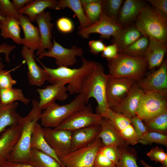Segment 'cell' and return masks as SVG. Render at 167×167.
<instances>
[{"instance_id": "1", "label": "cell", "mask_w": 167, "mask_h": 167, "mask_svg": "<svg viewBox=\"0 0 167 167\" xmlns=\"http://www.w3.org/2000/svg\"><path fill=\"white\" fill-rule=\"evenodd\" d=\"M82 65L78 68L58 67L56 68L48 67L41 63L47 74L48 80L51 84H68L67 91L70 94L79 93L83 83L92 71L95 61L89 60L82 57Z\"/></svg>"}, {"instance_id": "2", "label": "cell", "mask_w": 167, "mask_h": 167, "mask_svg": "<svg viewBox=\"0 0 167 167\" xmlns=\"http://www.w3.org/2000/svg\"><path fill=\"white\" fill-rule=\"evenodd\" d=\"M109 75L105 73L102 65L95 62L92 71L85 80L80 93L84 98L87 104L91 98L96 100L97 106L96 113L102 117L106 116L109 108L106 100V87Z\"/></svg>"}, {"instance_id": "3", "label": "cell", "mask_w": 167, "mask_h": 167, "mask_svg": "<svg viewBox=\"0 0 167 167\" xmlns=\"http://www.w3.org/2000/svg\"><path fill=\"white\" fill-rule=\"evenodd\" d=\"M32 104L29 113L25 117H22L19 123L21 128L20 136L7 161L29 163L33 131L36 124L40 119L42 110L36 100L32 101Z\"/></svg>"}, {"instance_id": "4", "label": "cell", "mask_w": 167, "mask_h": 167, "mask_svg": "<svg viewBox=\"0 0 167 167\" xmlns=\"http://www.w3.org/2000/svg\"><path fill=\"white\" fill-rule=\"evenodd\" d=\"M135 27L144 36L166 42L167 15L159 11L145 6L135 20Z\"/></svg>"}, {"instance_id": "5", "label": "cell", "mask_w": 167, "mask_h": 167, "mask_svg": "<svg viewBox=\"0 0 167 167\" xmlns=\"http://www.w3.org/2000/svg\"><path fill=\"white\" fill-rule=\"evenodd\" d=\"M108 66L110 76L130 78L137 82L143 78L148 63L144 58L119 53L116 58L108 60Z\"/></svg>"}, {"instance_id": "6", "label": "cell", "mask_w": 167, "mask_h": 167, "mask_svg": "<svg viewBox=\"0 0 167 167\" xmlns=\"http://www.w3.org/2000/svg\"><path fill=\"white\" fill-rule=\"evenodd\" d=\"M86 104L84 98L80 93L66 104L60 105L54 102L42 113L41 125L44 128H55L73 113L84 108Z\"/></svg>"}, {"instance_id": "7", "label": "cell", "mask_w": 167, "mask_h": 167, "mask_svg": "<svg viewBox=\"0 0 167 167\" xmlns=\"http://www.w3.org/2000/svg\"><path fill=\"white\" fill-rule=\"evenodd\" d=\"M103 145L97 138L90 144L58 158L64 167H93L96 156Z\"/></svg>"}, {"instance_id": "8", "label": "cell", "mask_w": 167, "mask_h": 167, "mask_svg": "<svg viewBox=\"0 0 167 167\" xmlns=\"http://www.w3.org/2000/svg\"><path fill=\"white\" fill-rule=\"evenodd\" d=\"M102 117L93 112L91 104L74 113L62 122L56 129H63L71 131L92 125H100Z\"/></svg>"}, {"instance_id": "9", "label": "cell", "mask_w": 167, "mask_h": 167, "mask_svg": "<svg viewBox=\"0 0 167 167\" xmlns=\"http://www.w3.org/2000/svg\"><path fill=\"white\" fill-rule=\"evenodd\" d=\"M167 110V98L153 92H144L136 115L146 122Z\"/></svg>"}, {"instance_id": "10", "label": "cell", "mask_w": 167, "mask_h": 167, "mask_svg": "<svg viewBox=\"0 0 167 167\" xmlns=\"http://www.w3.org/2000/svg\"><path fill=\"white\" fill-rule=\"evenodd\" d=\"M138 86L145 92H153L167 98V61H163L159 68L147 77L136 82Z\"/></svg>"}, {"instance_id": "11", "label": "cell", "mask_w": 167, "mask_h": 167, "mask_svg": "<svg viewBox=\"0 0 167 167\" xmlns=\"http://www.w3.org/2000/svg\"><path fill=\"white\" fill-rule=\"evenodd\" d=\"M123 28L116 21L106 15L102 11L99 19L89 26L79 30L77 34L83 39H87L90 34L98 33L101 39H109L116 36Z\"/></svg>"}, {"instance_id": "12", "label": "cell", "mask_w": 167, "mask_h": 167, "mask_svg": "<svg viewBox=\"0 0 167 167\" xmlns=\"http://www.w3.org/2000/svg\"><path fill=\"white\" fill-rule=\"evenodd\" d=\"M136 82L132 79L109 75L106 87V100L109 107L118 105Z\"/></svg>"}, {"instance_id": "13", "label": "cell", "mask_w": 167, "mask_h": 167, "mask_svg": "<svg viewBox=\"0 0 167 167\" xmlns=\"http://www.w3.org/2000/svg\"><path fill=\"white\" fill-rule=\"evenodd\" d=\"M53 46L51 49L45 51L38 56L39 59L45 57H52L56 60V63L58 67H69L76 62V56L81 57L83 54L82 49L76 45L70 48L63 47L54 39Z\"/></svg>"}, {"instance_id": "14", "label": "cell", "mask_w": 167, "mask_h": 167, "mask_svg": "<svg viewBox=\"0 0 167 167\" xmlns=\"http://www.w3.org/2000/svg\"><path fill=\"white\" fill-rule=\"evenodd\" d=\"M45 138L58 157L71 151L72 131L63 129L43 128Z\"/></svg>"}, {"instance_id": "15", "label": "cell", "mask_w": 167, "mask_h": 167, "mask_svg": "<svg viewBox=\"0 0 167 167\" xmlns=\"http://www.w3.org/2000/svg\"><path fill=\"white\" fill-rule=\"evenodd\" d=\"M105 118L111 121L128 145L134 146L139 143L138 138L129 118L110 108Z\"/></svg>"}, {"instance_id": "16", "label": "cell", "mask_w": 167, "mask_h": 167, "mask_svg": "<svg viewBox=\"0 0 167 167\" xmlns=\"http://www.w3.org/2000/svg\"><path fill=\"white\" fill-rule=\"evenodd\" d=\"M34 51L23 46L21 54L26 62L28 78L29 84L32 86H41L48 80L47 75L45 70L36 63L34 58Z\"/></svg>"}, {"instance_id": "17", "label": "cell", "mask_w": 167, "mask_h": 167, "mask_svg": "<svg viewBox=\"0 0 167 167\" xmlns=\"http://www.w3.org/2000/svg\"><path fill=\"white\" fill-rule=\"evenodd\" d=\"M52 19L50 13L44 11L36 18L35 21L38 25L41 38L40 46L36 54V56L46 51V49L50 50L53 46L51 39L54 24L51 22Z\"/></svg>"}, {"instance_id": "18", "label": "cell", "mask_w": 167, "mask_h": 167, "mask_svg": "<svg viewBox=\"0 0 167 167\" xmlns=\"http://www.w3.org/2000/svg\"><path fill=\"white\" fill-rule=\"evenodd\" d=\"M144 93L136 83L119 104L111 109L130 119L136 115L137 109Z\"/></svg>"}, {"instance_id": "19", "label": "cell", "mask_w": 167, "mask_h": 167, "mask_svg": "<svg viewBox=\"0 0 167 167\" xmlns=\"http://www.w3.org/2000/svg\"><path fill=\"white\" fill-rule=\"evenodd\" d=\"M18 124L6 128L0 135V164L7 161L20 136Z\"/></svg>"}, {"instance_id": "20", "label": "cell", "mask_w": 167, "mask_h": 167, "mask_svg": "<svg viewBox=\"0 0 167 167\" xmlns=\"http://www.w3.org/2000/svg\"><path fill=\"white\" fill-rule=\"evenodd\" d=\"M36 91L39 95V105L42 110L55 102V100L63 101L69 96L67 88L62 84H51L43 88H37Z\"/></svg>"}, {"instance_id": "21", "label": "cell", "mask_w": 167, "mask_h": 167, "mask_svg": "<svg viewBox=\"0 0 167 167\" xmlns=\"http://www.w3.org/2000/svg\"><path fill=\"white\" fill-rule=\"evenodd\" d=\"M19 20L24 35V38L22 39L21 44L34 51L38 50L41 44L38 28L32 23L27 15L20 14Z\"/></svg>"}, {"instance_id": "22", "label": "cell", "mask_w": 167, "mask_h": 167, "mask_svg": "<svg viewBox=\"0 0 167 167\" xmlns=\"http://www.w3.org/2000/svg\"><path fill=\"white\" fill-rule=\"evenodd\" d=\"M100 126L101 129L97 138L101 139L103 145L114 146L118 148L128 146L109 119L102 117Z\"/></svg>"}, {"instance_id": "23", "label": "cell", "mask_w": 167, "mask_h": 167, "mask_svg": "<svg viewBox=\"0 0 167 167\" xmlns=\"http://www.w3.org/2000/svg\"><path fill=\"white\" fill-rule=\"evenodd\" d=\"M149 43L144 58L148 63V69L151 70L159 67L164 61L167 51L166 42L161 41L149 37Z\"/></svg>"}, {"instance_id": "24", "label": "cell", "mask_w": 167, "mask_h": 167, "mask_svg": "<svg viewBox=\"0 0 167 167\" xmlns=\"http://www.w3.org/2000/svg\"><path fill=\"white\" fill-rule=\"evenodd\" d=\"M100 125H92L72 132L71 151H73L93 142L101 130Z\"/></svg>"}, {"instance_id": "25", "label": "cell", "mask_w": 167, "mask_h": 167, "mask_svg": "<svg viewBox=\"0 0 167 167\" xmlns=\"http://www.w3.org/2000/svg\"><path fill=\"white\" fill-rule=\"evenodd\" d=\"M146 6L139 0H126L120 9L117 18L118 23L126 27L135 21L141 10Z\"/></svg>"}, {"instance_id": "26", "label": "cell", "mask_w": 167, "mask_h": 167, "mask_svg": "<svg viewBox=\"0 0 167 167\" xmlns=\"http://www.w3.org/2000/svg\"><path fill=\"white\" fill-rule=\"evenodd\" d=\"M18 105L16 102L6 105L0 102V135L7 127L19 124L22 117L16 111Z\"/></svg>"}, {"instance_id": "27", "label": "cell", "mask_w": 167, "mask_h": 167, "mask_svg": "<svg viewBox=\"0 0 167 167\" xmlns=\"http://www.w3.org/2000/svg\"><path fill=\"white\" fill-rule=\"evenodd\" d=\"M143 35L135 25L123 28L118 35L113 37L112 42L116 44L119 53L141 37Z\"/></svg>"}, {"instance_id": "28", "label": "cell", "mask_w": 167, "mask_h": 167, "mask_svg": "<svg viewBox=\"0 0 167 167\" xmlns=\"http://www.w3.org/2000/svg\"><path fill=\"white\" fill-rule=\"evenodd\" d=\"M30 147L40 151L55 159L64 167L59 158L46 141L43 128L38 122L36 124L32 136Z\"/></svg>"}, {"instance_id": "29", "label": "cell", "mask_w": 167, "mask_h": 167, "mask_svg": "<svg viewBox=\"0 0 167 167\" xmlns=\"http://www.w3.org/2000/svg\"><path fill=\"white\" fill-rule=\"evenodd\" d=\"M57 1L55 0H32L18 11L20 14H26L31 22H34L36 16L46 8L55 10Z\"/></svg>"}, {"instance_id": "30", "label": "cell", "mask_w": 167, "mask_h": 167, "mask_svg": "<svg viewBox=\"0 0 167 167\" xmlns=\"http://www.w3.org/2000/svg\"><path fill=\"white\" fill-rule=\"evenodd\" d=\"M67 7L71 10L78 18L80 23L79 30L91 25L85 15L80 0H59L57 1L55 10L64 9Z\"/></svg>"}, {"instance_id": "31", "label": "cell", "mask_w": 167, "mask_h": 167, "mask_svg": "<svg viewBox=\"0 0 167 167\" xmlns=\"http://www.w3.org/2000/svg\"><path fill=\"white\" fill-rule=\"evenodd\" d=\"M19 20L13 17L8 16L1 22V35L4 39L11 38L18 44H21L20 35L21 27Z\"/></svg>"}, {"instance_id": "32", "label": "cell", "mask_w": 167, "mask_h": 167, "mask_svg": "<svg viewBox=\"0 0 167 167\" xmlns=\"http://www.w3.org/2000/svg\"><path fill=\"white\" fill-rule=\"evenodd\" d=\"M28 163L34 167H63L53 157L32 148H31Z\"/></svg>"}, {"instance_id": "33", "label": "cell", "mask_w": 167, "mask_h": 167, "mask_svg": "<svg viewBox=\"0 0 167 167\" xmlns=\"http://www.w3.org/2000/svg\"><path fill=\"white\" fill-rule=\"evenodd\" d=\"M85 15L92 25L98 20L103 11V0H80Z\"/></svg>"}, {"instance_id": "34", "label": "cell", "mask_w": 167, "mask_h": 167, "mask_svg": "<svg viewBox=\"0 0 167 167\" xmlns=\"http://www.w3.org/2000/svg\"><path fill=\"white\" fill-rule=\"evenodd\" d=\"M19 101L28 105L30 100L25 97L21 89L17 88L0 89V102L4 105H8Z\"/></svg>"}, {"instance_id": "35", "label": "cell", "mask_w": 167, "mask_h": 167, "mask_svg": "<svg viewBox=\"0 0 167 167\" xmlns=\"http://www.w3.org/2000/svg\"><path fill=\"white\" fill-rule=\"evenodd\" d=\"M149 43L148 37L143 35L122 53L132 57L144 58Z\"/></svg>"}, {"instance_id": "36", "label": "cell", "mask_w": 167, "mask_h": 167, "mask_svg": "<svg viewBox=\"0 0 167 167\" xmlns=\"http://www.w3.org/2000/svg\"><path fill=\"white\" fill-rule=\"evenodd\" d=\"M119 148L120 156L116 167H139L137 164V152L134 148L128 146Z\"/></svg>"}, {"instance_id": "37", "label": "cell", "mask_w": 167, "mask_h": 167, "mask_svg": "<svg viewBox=\"0 0 167 167\" xmlns=\"http://www.w3.org/2000/svg\"><path fill=\"white\" fill-rule=\"evenodd\" d=\"M148 132L167 134V110L144 122Z\"/></svg>"}, {"instance_id": "38", "label": "cell", "mask_w": 167, "mask_h": 167, "mask_svg": "<svg viewBox=\"0 0 167 167\" xmlns=\"http://www.w3.org/2000/svg\"><path fill=\"white\" fill-rule=\"evenodd\" d=\"M122 0H103V12L112 19L117 21V18L123 3Z\"/></svg>"}, {"instance_id": "39", "label": "cell", "mask_w": 167, "mask_h": 167, "mask_svg": "<svg viewBox=\"0 0 167 167\" xmlns=\"http://www.w3.org/2000/svg\"><path fill=\"white\" fill-rule=\"evenodd\" d=\"M139 143L144 145L153 143L167 146V135L155 132H148L142 138L139 139Z\"/></svg>"}, {"instance_id": "40", "label": "cell", "mask_w": 167, "mask_h": 167, "mask_svg": "<svg viewBox=\"0 0 167 167\" xmlns=\"http://www.w3.org/2000/svg\"><path fill=\"white\" fill-rule=\"evenodd\" d=\"M147 156L156 163H160L167 167V154L162 148L158 146L152 148L147 153Z\"/></svg>"}, {"instance_id": "41", "label": "cell", "mask_w": 167, "mask_h": 167, "mask_svg": "<svg viewBox=\"0 0 167 167\" xmlns=\"http://www.w3.org/2000/svg\"><path fill=\"white\" fill-rule=\"evenodd\" d=\"M0 14L4 18L12 16L18 20L20 14L9 0H0Z\"/></svg>"}, {"instance_id": "42", "label": "cell", "mask_w": 167, "mask_h": 167, "mask_svg": "<svg viewBox=\"0 0 167 167\" xmlns=\"http://www.w3.org/2000/svg\"><path fill=\"white\" fill-rule=\"evenodd\" d=\"M99 150L117 165L120 156V150L118 147L112 145H103L100 148Z\"/></svg>"}, {"instance_id": "43", "label": "cell", "mask_w": 167, "mask_h": 167, "mask_svg": "<svg viewBox=\"0 0 167 167\" xmlns=\"http://www.w3.org/2000/svg\"><path fill=\"white\" fill-rule=\"evenodd\" d=\"M10 71L6 70H0V89L10 88L16 83Z\"/></svg>"}, {"instance_id": "44", "label": "cell", "mask_w": 167, "mask_h": 167, "mask_svg": "<svg viewBox=\"0 0 167 167\" xmlns=\"http://www.w3.org/2000/svg\"><path fill=\"white\" fill-rule=\"evenodd\" d=\"M130 119L139 140L148 132L147 127L142 120L136 115Z\"/></svg>"}, {"instance_id": "45", "label": "cell", "mask_w": 167, "mask_h": 167, "mask_svg": "<svg viewBox=\"0 0 167 167\" xmlns=\"http://www.w3.org/2000/svg\"><path fill=\"white\" fill-rule=\"evenodd\" d=\"M56 25L58 30L64 33L71 32L74 29V25L72 21L66 17L59 18L56 22Z\"/></svg>"}, {"instance_id": "46", "label": "cell", "mask_w": 167, "mask_h": 167, "mask_svg": "<svg viewBox=\"0 0 167 167\" xmlns=\"http://www.w3.org/2000/svg\"><path fill=\"white\" fill-rule=\"evenodd\" d=\"M116 165L99 151L95 158L93 167H116Z\"/></svg>"}, {"instance_id": "47", "label": "cell", "mask_w": 167, "mask_h": 167, "mask_svg": "<svg viewBox=\"0 0 167 167\" xmlns=\"http://www.w3.org/2000/svg\"><path fill=\"white\" fill-rule=\"evenodd\" d=\"M118 50L116 45L114 43L106 46L101 53V56L108 60L116 58L119 54Z\"/></svg>"}, {"instance_id": "48", "label": "cell", "mask_w": 167, "mask_h": 167, "mask_svg": "<svg viewBox=\"0 0 167 167\" xmlns=\"http://www.w3.org/2000/svg\"><path fill=\"white\" fill-rule=\"evenodd\" d=\"M88 45L90 52L95 55L101 53L106 46L103 40L101 39L98 40L90 41Z\"/></svg>"}, {"instance_id": "49", "label": "cell", "mask_w": 167, "mask_h": 167, "mask_svg": "<svg viewBox=\"0 0 167 167\" xmlns=\"http://www.w3.org/2000/svg\"><path fill=\"white\" fill-rule=\"evenodd\" d=\"M15 45H9L6 43H3L0 45V54L3 53L5 55V60L8 63L10 61L9 55L11 52L15 48ZM4 67V64L1 61L0 58V70L3 69Z\"/></svg>"}, {"instance_id": "50", "label": "cell", "mask_w": 167, "mask_h": 167, "mask_svg": "<svg viewBox=\"0 0 167 167\" xmlns=\"http://www.w3.org/2000/svg\"><path fill=\"white\" fill-rule=\"evenodd\" d=\"M147 1L155 8L167 15V0H148Z\"/></svg>"}, {"instance_id": "51", "label": "cell", "mask_w": 167, "mask_h": 167, "mask_svg": "<svg viewBox=\"0 0 167 167\" xmlns=\"http://www.w3.org/2000/svg\"><path fill=\"white\" fill-rule=\"evenodd\" d=\"M0 167H34L28 163L6 161L0 164Z\"/></svg>"}, {"instance_id": "52", "label": "cell", "mask_w": 167, "mask_h": 167, "mask_svg": "<svg viewBox=\"0 0 167 167\" xmlns=\"http://www.w3.org/2000/svg\"><path fill=\"white\" fill-rule=\"evenodd\" d=\"M32 0H13L11 2L15 9L19 11Z\"/></svg>"}, {"instance_id": "53", "label": "cell", "mask_w": 167, "mask_h": 167, "mask_svg": "<svg viewBox=\"0 0 167 167\" xmlns=\"http://www.w3.org/2000/svg\"><path fill=\"white\" fill-rule=\"evenodd\" d=\"M140 162L141 164L144 167H154L150 166V165L147 164L144 160H140ZM159 167H167L163 165H162V166H160Z\"/></svg>"}, {"instance_id": "54", "label": "cell", "mask_w": 167, "mask_h": 167, "mask_svg": "<svg viewBox=\"0 0 167 167\" xmlns=\"http://www.w3.org/2000/svg\"><path fill=\"white\" fill-rule=\"evenodd\" d=\"M5 18H4L2 17L0 14V21L1 22H2L5 20Z\"/></svg>"}, {"instance_id": "55", "label": "cell", "mask_w": 167, "mask_h": 167, "mask_svg": "<svg viewBox=\"0 0 167 167\" xmlns=\"http://www.w3.org/2000/svg\"><path fill=\"white\" fill-rule=\"evenodd\" d=\"M1 22L0 21V29H1Z\"/></svg>"}]
</instances>
